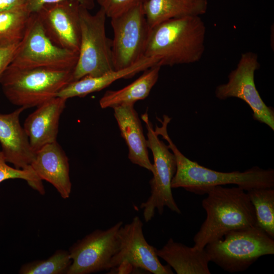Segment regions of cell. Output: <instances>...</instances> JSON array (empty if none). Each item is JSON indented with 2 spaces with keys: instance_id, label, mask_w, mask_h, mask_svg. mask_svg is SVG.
I'll list each match as a JSON object with an SVG mask.
<instances>
[{
  "instance_id": "cell-1",
  "label": "cell",
  "mask_w": 274,
  "mask_h": 274,
  "mask_svg": "<svg viewBox=\"0 0 274 274\" xmlns=\"http://www.w3.org/2000/svg\"><path fill=\"white\" fill-rule=\"evenodd\" d=\"M158 120L161 125H156L154 130L167 141L176 159L177 169L172 181V188H183L196 194L203 195L211 188L227 184L236 185L246 191L253 188H273V169L253 166L243 172L225 173L205 167L190 160L180 152L168 134L167 125L171 118L164 115L162 120Z\"/></svg>"
},
{
  "instance_id": "cell-2",
  "label": "cell",
  "mask_w": 274,
  "mask_h": 274,
  "mask_svg": "<svg viewBox=\"0 0 274 274\" xmlns=\"http://www.w3.org/2000/svg\"><path fill=\"white\" fill-rule=\"evenodd\" d=\"M206 33L200 16L165 21L150 28L145 56L157 58L161 67L197 62L205 51Z\"/></svg>"
},
{
  "instance_id": "cell-3",
  "label": "cell",
  "mask_w": 274,
  "mask_h": 274,
  "mask_svg": "<svg viewBox=\"0 0 274 274\" xmlns=\"http://www.w3.org/2000/svg\"><path fill=\"white\" fill-rule=\"evenodd\" d=\"M202 201L207 216L193 237L194 247L203 249L228 231L256 225L254 207L245 190L216 186L209 189Z\"/></svg>"
},
{
  "instance_id": "cell-4",
  "label": "cell",
  "mask_w": 274,
  "mask_h": 274,
  "mask_svg": "<svg viewBox=\"0 0 274 274\" xmlns=\"http://www.w3.org/2000/svg\"><path fill=\"white\" fill-rule=\"evenodd\" d=\"M73 71L22 68L10 64L0 77V85L11 104L27 109L56 97L59 91L72 81Z\"/></svg>"
},
{
  "instance_id": "cell-5",
  "label": "cell",
  "mask_w": 274,
  "mask_h": 274,
  "mask_svg": "<svg viewBox=\"0 0 274 274\" xmlns=\"http://www.w3.org/2000/svg\"><path fill=\"white\" fill-rule=\"evenodd\" d=\"M207 244L210 261L229 272L246 270L260 257L274 254V240L254 225L230 230Z\"/></svg>"
},
{
  "instance_id": "cell-6",
  "label": "cell",
  "mask_w": 274,
  "mask_h": 274,
  "mask_svg": "<svg viewBox=\"0 0 274 274\" xmlns=\"http://www.w3.org/2000/svg\"><path fill=\"white\" fill-rule=\"evenodd\" d=\"M107 17L100 8L92 14L81 5L80 47L72 81L86 76H100L114 70L112 40L108 38L106 31Z\"/></svg>"
},
{
  "instance_id": "cell-7",
  "label": "cell",
  "mask_w": 274,
  "mask_h": 274,
  "mask_svg": "<svg viewBox=\"0 0 274 274\" xmlns=\"http://www.w3.org/2000/svg\"><path fill=\"white\" fill-rule=\"evenodd\" d=\"M141 118L147 130V147L151 150L154 160L153 177L149 182L151 195L140 205V208L143 210L144 220L148 222L154 217L156 210L162 215L164 207L179 214L181 212L174 199L171 187L172 181L177 169L175 156L170 151L168 146L159 139L148 113H144Z\"/></svg>"
},
{
  "instance_id": "cell-8",
  "label": "cell",
  "mask_w": 274,
  "mask_h": 274,
  "mask_svg": "<svg viewBox=\"0 0 274 274\" xmlns=\"http://www.w3.org/2000/svg\"><path fill=\"white\" fill-rule=\"evenodd\" d=\"M78 58V52L60 48L49 39L37 14L33 13L10 64L22 68L74 70Z\"/></svg>"
},
{
  "instance_id": "cell-9",
  "label": "cell",
  "mask_w": 274,
  "mask_h": 274,
  "mask_svg": "<svg viewBox=\"0 0 274 274\" xmlns=\"http://www.w3.org/2000/svg\"><path fill=\"white\" fill-rule=\"evenodd\" d=\"M114 37L112 53L114 70L127 68L145 57L150 28L140 4L111 18Z\"/></svg>"
},
{
  "instance_id": "cell-10",
  "label": "cell",
  "mask_w": 274,
  "mask_h": 274,
  "mask_svg": "<svg viewBox=\"0 0 274 274\" xmlns=\"http://www.w3.org/2000/svg\"><path fill=\"white\" fill-rule=\"evenodd\" d=\"M260 67L258 55L251 51L243 53L236 67L228 76V81L217 86L215 96L219 100L230 97L239 98L251 108L255 121L274 130V110L261 98L254 81L255 72Z\"/></svg>"
},
{
  "instance_id": "cell-11",
  "label": "cell",
  "mask_w": 274,
  "mask_h": 274,
  "mask_svg": "<svg viewBox=\"0 0 274 274\" xmlns=\"http://www.w3.org/2000/svg\"><path fill=\"white\" fill-rule=\"evenodd\" d=\"M123 222L106 230L96 229L70 249L72 260L66 274H90L108 271L113 257L119 248L118 233Z\"/></svg>"
},
{
  "instance_id": "cell-12",
  "label": "cell",
  "mask_w": 274,
  "mask_h": 274,
  "mask_svg": "<svg viewBox=\"0 0 274 274\" xmlns=\"http://www.w3.org/2000/svg\"><path fill=\"white\" fill-rule=\"evenodd\" d=\"M143 228V223L137 216L130 223L120 228L118 233L119 248L111 261L110 269L126 261L136 268L148 273H174L168 264L163 265L161 263L156 248L147 242Z\"/></svg>"
},
{
  "instance_id": "cell-13",
  "label": "cell",
  "mask_w": 274,
  "mask_h": 274,
  "mask_svg": "<svg viewBox=\"0 0 274 274\" xmlns=\"http://www.w3.org/2000/svg\"><path fill=\"white\" fill-rule=\"evenodd\" d=\"M81 5L74 0L48 4L35 12L49 39L57 46L79 52Z\"/></svg>"
},
{
  "instance_id": "cell-14",
  "label": "cell",
  "mask_w": 274,
  "mask_h": 274,
  "mask_svg": "<svg viewBox=\"0 0 274 274\" xmlns=\"http://www.w3.org/2000/svg\"><path fill=\"white\" fill-rule=\"evenodd\" d=\"M25 109L19 107L11 113L0 114L1 150L6 161L14 167L30 169L36 152L20 123V115Z\"/></svg>"
},
{
  "instance_id": "cell-15",
  "label": "cell",
  "mask_w": 274,
  "mask_h": 274,
  "mask_svg": "<svg viewBox=\"0 0 274 274\" xmlns=\"http://www.w3.org/2000/svg\"><path fill=\"white\" fill-rule=\"evenodd\" d=\"M66 100L53 97L37 107L25 119L23 128L36 152L45 145L56 142L59 119Z\"/></svg>"
},
{
  "instance_id": "cell-16",
  "label": "cell",
  "mask_w": 274,
  "mask_h": 274,
  "mask_svg": "<svg viewBox=\"0 0 274 274\" xmlns=\"http://www.w3.org/2000/svg\"><path fill=\"white\" fill-rule=\"evenodd\" d=\"M31 166L41 180L55 188L62 198L70 197L72 183L68 159L57 141L38 150Z\"/></svg>"
},
{
  "instance_id": "cell-17",
  "label": "cell",
  "mask_w": 274,
  "mask_h": 274,
  "mask_svg": "<svg viewBox=\"0 0 274 274\" xmlns=\"http://www.w3.org/2000/svg\"><path fill=\"white\" fill-rule=\"evenodd\" d=\"M113 109L121 135L128 147V159L131 163L152 172L153 164L149 158L147 139L134 105H122Z\"/></svg>"
},
{
  "instance_id": "cell-18",
  "label": "cell",
  "mask_w": 274,
  "mask_h": 274,
  "mask_svg": "<svg viewBox=\"0 0 274 274\" xmlns=\"http://www.w3.org/2000/svg\"><path fill=\"white\" fill-rule=\"evenodd\" d=\"M158 63L159 59L156 57L145 56L127 68L113 70L98 76H86L72 81L59 91L57 96L66 100L74 97H84L104 89L119 79L131 78Z\"/></svg>"
},
{
  "instance_id": "cell-19",
  "label": "cell",
  "mask_w": 274,
  "mask_h": 274,
  "mask_svg": "<svg viewBox=\"0 0 274 274\" xmlns=\"http://www.w3.org/2000/svg\"><path fill=\"white\" fill-rule=\"evenodd\" d=\"M157 255L164 260L177 274H210L209 257L204 248L190 247L169 238Z\"/></svg>"
},
{
  "instance_id": "cell-20",
  "label": "cell",
  "mask_w": 274,
  "mask_h": 274,
  "mask_svg": "<svg viewBox=\"0 0 274 274\" xmlns=\"http://www.w3.org/2000/svg\"><path fill=\"white\" fill-rule=\"evenodd\" d=\"M208 7V0H146L143 4L150 28L172 19L200 16Z\"/></svg>"
},
{
  "instance_id": "cell-21",
  "label": "cell",
  "mask_w": 274,
  "mask_h": 274,
  "mask_svg": "<svg viewBox=\"0 0 274 274\" xmlns=\"http://www.w3.org/2000/svg\"><path fill=\"white\" fill-rule=\"evenodd\" d=\"M161 66L155 65L144 71L142 75L126 86L116 90H107L99 103L102 109L134 104L146 98L157 82Z\"/></svg>"
},
{
  "instance_id": "cell-22",
  "label": "cell",
  "mask_w": 274,
  "mask_h": 274,
  "mask_svg": "<svg viewBox=\"0 0 274 274\" xmlns=\"http://www.w3.org/2000/svg\"><path fill=\"white\" fill-rule=\"evenodd\" d=\"M30 15L26 7L0 12V47L21 42Z\"/></svg>"
},
{
  "instance_id": "cell-23",
  "label": "cell",
  "mask_w": 274,
  "mask_h": 274,
  "mask_svg": "<svg viewBox=\"0 0 274 274\" xmlns=\"http://www.w3.org/2000/svg\"><path fill=\"white\" fill-rule=\"evenodd\" d=\"M255 210L256 225L274 238V189L259 188L247 191Z\"/></svg>"
},
{
  "instance_id": "cell-24",
  "label": "cell",
  "mask_w": 274,
  "mask_h": 274,
  "mask_svg": "<svg viewBox=\"0 0 274 274\" xmlns=\"http://www.w3.org/2000/svg\"><path fill=\"white\" fill-rule=\"evenodd\" d=\"M71 262L68 251L58 250L47 259L34 261L24 264L20 268L19 273H66Z\"/></svg>"
},
{
  "instance_id": "cell-25",
  "label": "cell",
  "mask_w": 274,
  "mask_h": 274,
  "mask_svg": "<svg viewBox=\"0 0 274 274\" xmlns=\"http://www.w3.org/2000/svg\"><path fill=\"white\" fill-rule=\"evenodd\" d=\"M20 179L27 182L28 185L41 194L45 193L42 180L33 169H22L10 166L0 150V183L9 179Z\"/></svg>"
},
{
  "instance_id": "cell-26",
  "label": "cell",
  "mask_w": 274,
  "mask_h": 274,
  "mask_svg": "<svg viewBox=\"0 0 274 274\" xmlns=\"http://www.w3.org/2000/svg\"><path fill=\"white\" fill-rule=\"evenodd\" d=\"M146 1L96 0L107 17L110 18L118 16L140 4H143Z\"/></svg>"
},
{
  "instance_id": "cell-27",
  "label": "cell",
  "mask_w": 274,
  "mask_h": 274,
  "mask_svg": "<svg viewBox=\"0 0 274 274\" xmlns=\"http://www.w3.org/2000/svg\"><path fill=\"white\" fill-rule=\"evenodd\" d=\"M64 0H27L26 5L28 11L35 13L42 6L48 4L57 3ZM78 2L82 6L89 10L92 9L95 6V0H74Z\"/></svg>"
},
{
  "instance_id": "cell-28",
  "label": "cell",
  "mask_w": 274,
  "mask_h": 274,
  "mask_svg": "<svg viewBox=\"0 0 274 274\" xmlns=\"http://www.w3.org/2000/svg\"><path fill=\"white\" fill-rule=\"evenodd\" d=\"M20 43L0 47V77L12 61Z\"/></svg>"
},
{
  "instance_id": "cell-29",
  "label": "cell",
  "mask_w": 274,
  "mask_h": 274,
  "mask_svg": "<svg viewBox=\"0 0 274 274\" xmlns=\"http://www.w3.org/2000/svg\"><path fill=\"white\" fill-rule=\"evenodd\" d=\"M108 271V273H117V274H128V273H137L138 272L143 271L146 273L145 271L139 269L134 267L129 262L124 261L120 263L117 266L113 267Z\"/></svg>"
},
{
  "instance_id": "cell-30",
  "label": "cell",
  "mask_w": 274,
  "mask_h": 274,
  "mask_svg": "<svg viewBox=\"0 0 274 274\" xmlns=\"http://www.w3.org/2000/svg\"><path fill=\"white\" fill-rule=\"evenodd\" d=\"M27 0H0V12L26 7Z\"/></svg>"
}]
</instances>
